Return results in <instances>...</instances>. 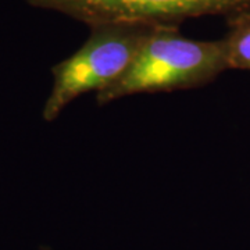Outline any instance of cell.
<instances>
[{
	"label": "cell",
	"instance_id": "obj_3",
	"mask_svg": "<svg viewBox=\"0 0 250 250\" xmlns=\"http://www.w3.org/2000/svg\"><path fill=\"white\" fill-rule=\"evenodd\" d=\"M36 9L50 10L83 22L177 25L190 18L250 14V0H25Z\"/></svg>",
	"mask_w": 250,
	"mask_h": 250
},
{
	"label": "cell",
	"instance_id": "obj_2",
	"mask_svg": "<svg viewBox=\"0 0 250 250\" xmlns=\"http://www.w3.org/2000/svg\"><path fill=\"white\" fill-rule=\"evenodd\" d=\"M145 24H99L80 49L52 67L53 85L42 117L52 123L65 107L85 93L114 85L124 75L154 28Z\"/></svg>",
	"mask_w": 250,
	"mask_h": 250
},
{
	"label": "cell",
	"instance_id": "obj_4",
	"mask_svg": "<svg viewBox=\"0 0 250 250\" xmlns=\"http://www.w3.org/2000/svg\"><path fill=\"white\" fill-rule=\"evenodd\" d=\"M227 24L223 43L228 70L250 71V14L228 18Z\"/></svg>",
	"mask_w": 250,
	"mask_h": 250
},
{
	"label": "cell",
	"instance_id": "obj_1",
	"mask_svg": "<svg viewBox=\"0 0 250 250\" xmlns=\"http://www.w3.org/2000/svg\"><path fill=\"white\" fill-rule=\"evenodd\" d=\"M228 70L223 39L196 41L177 25L154 28L124 75L96 95L99 104L118 99L200 88Z\"/></svg>",
	"mask_w": 250,
	"mask_h": 250
}]
</instances>
